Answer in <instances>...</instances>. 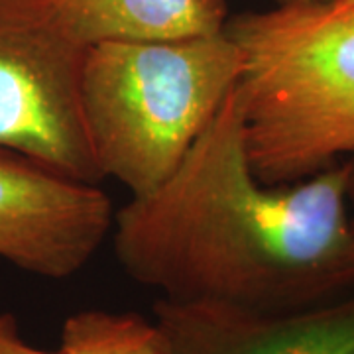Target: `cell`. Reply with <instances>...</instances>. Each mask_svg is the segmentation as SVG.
<instances>
[{"label":"cell","instance_id":"8fae6325","mask_svg":"<svg viewBox=\"0 0 354 354\" xmlns=\"http://www.w3.org/2000/svg\"><path fill=\"white\" fill-rule=\"evenodd\" d=\"M276 6H304V4H319V2H329V0H274Z\"/></svg>","mask_w":354,"mask_h":354},{"label":"cell","instance_id":"52a82bcc","mask_svg":"<svg viewBox=\"0 0 354 354\" xmlns=\"http://www.w3.org/2000/svg\"><path fill=\"white\" fill-rule=\"evenodd\" d=\"M65 26L87 48L102 41H174L215 36L225 0H57Z\"/></svg>","mask_w":354,"mask_h":354},{"label":"cell","instance_id":"5b68a950","mask_svg":"<svg viewBox=\"0 0 354 354\" xmlns=\"http://www.w3.org/2000/svg\"><path fill=\"white\" fill-rule=\"evenodd\" d=\"M109 195L0 150V258L41 278L77 274L113 230Z\"/></svg>","mask_w":354,"mask_h":354},{"label":"cell","instance_id":"8992f818","mask_svg":"<svg viewBox=\"0 0 354 354\" xmlns=\"http://www.w3.org/2000/svg\"><path fill=\"white\" fill-rule=\"evenodd\" d=\"M153 321L171 354H354V293L286 313L160 297Z\"/></svg>","mask_w":354,"mask_h":354},{"label":"cell","instance_id":"277c9868","mask_svg":"<svg viewBox=\"0 0 354 354\" xmlns=\"http://www.w3.org/2000/svg\"><path fill=\"white\" fill-rule=\"evenodd\" d=\"M87 50L57 0H0V150L99 185L81 95Z\"/></svg>","mask_w":354,"mask_h":354},{"label":"cell","instance_id":"3957f363","mask_svg":"<svg viewBox=\"0 0 354 354\" xmlns=\"http://www.w3.org/2000/svg\"><path fill=\"white\" fill-rule=\"evenodd\" d=\"M244 57L225 32L174 41H102L83 65V113L102 177L132 197L176 171L230 91Z\"/></svg>","mask_w":354,"mask_h":354},{"label":"cell","instance_id":"7a4b0ae2","mask_svg":"<svg viewBox=\"0 0 354 354\" xmlns=\"http://www.w3.org/2000/svg\"><path fill=\"white\" fill-rule=\"evenodd\" d=\"M254 174L293 183L354 152V0L230 18Z\"/></svg>","mask_w":354,"mask_h":354},{"label":"cell","instance_id":"6da1fadb","mask_svg":"<svg viewBox=\"0 0 354 354\" xmlns=\"http://www.w3.org/2000/svg\"><path fill=\"white\" fill-rule=\"evenodd\" d=\"M114 252L177 304L286 313L354 293L344 160L293 183L254 174L241 81L164 183L114 215Z\"/></svg>","mask_w":354,"mask_h":354},{"label":"cell","instance_id":"30bf717a","mask_svg":"<svg viewBox=\"0 0 354 354\" xmlns=\"http://www.w3.org/2000/svg\"><path fill=\"white\" fill-rule=\"evenodd\" d=\"M344 169H346V199H348L351 221H353L354 230V152L348 158H344Z\"/></svg>","mask_w":354,"mask_h":354},{"label":"cell","instance_id":"ba28073f","mask_svg":"<svg viewBox=\"0 0 354 354\" xmlns=\"http://www.w3.org/2000/svg\"><path fill=\"white\" fill-rule=\"evenodd\" d=\"M62 354H171L164 330L138 313L87 309L67 317Z\"/></svg>","mask_w":354,"mask_h":354},{"label":"cell","instance_id":"9c48e42d","mask_svg":"<svg viewBox=\"0 0 354 354\" xmlns=\"http://www.w3.org/2000/svg\"><path fill=\"white\" fill-rule=\"evenodd\" d=\"M0 354H62L59 351H41L20 337L18 323L10 313H0Z\"/></svg>","mask_w":354,"mask_h":354}]
</instances>
